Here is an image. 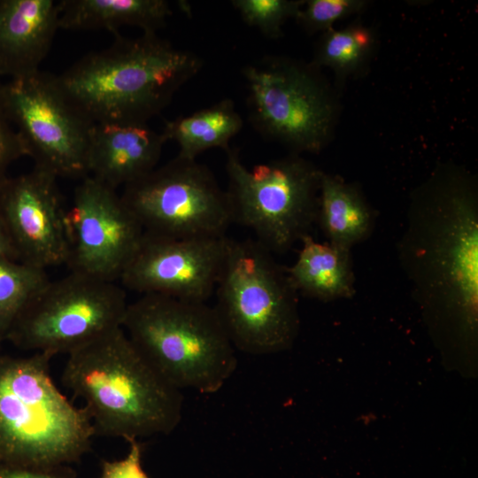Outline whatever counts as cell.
I'll use <instances>...</instances> for the list:
<instances>
[{
	"mask_svg": "<svg viewBox=\"0 0 478 478\" xmlns=\"http://www.w3.org/2000/svg\"><path fill=\"white\" fill-rule=\"evenodd\" d=\"M401 257L425 308L453 316L463 335L476 337L478 207L473 177L440 167L418 189Z\"/></svg>",
	"mask_w": 478,
	"mask_h": 478,
	"instance_id": "1",
	"label": "cell"
},
{
	"mask_svg": "<svg viewBox=\"0 0 478 478\" xmlns=\"http://www.w3.org/2000/svg\"><path fill=\"white\" fill-rule=\"evenodd\" d=\"M113 36L110 46L57 75L66 96L95 124L147 123L203 66L197 54L157 33Z\"/></svg>",
	"mask_w": 478,
	"mask_h": 478,
	"instance_id": "2",
	"label": "cell"
},
{
	"mask_svg": "<svg viewBox=\"0 0 478 478\" xmlns=\"http://www.w3.org/2000/svg\"><path fill=\"white\" fill-rule=\"evenodd\" d=\"M67 355L62 382L84 402L96 435L129 442L169 435L180 424L181 390L142 357L121 327Z\"/></svg>",
	"mask_w": 478,
	"mask_h": 478,
	"instance_id": "3",
	"label": "cell"
},
{
	"mask_svg": "<svg viewBox=\"0 0 478 478\" xmlns=\"http://www.w3.org/2000/svg\"><path fill=\"white\" fill-rule=\"evenodd\" d=\"M51 358L0 355V466H66L90 448L96 432L89 415L52 381Z\"/></svg>",
	"mask_w": 478,
	"mask_h": 478,
	"instance_id": "4",
	"label": "cell"
},
{
	"mask_svg": "<svg viewBox=\"0 0 478 478\" xmlns=\"http://www.w3.org/2000/svg\"><path fill=\"white\" fill-rule=\"evenodd\" d=\"M121 328L142 357L181 391L216 393L236 370L237 351L206 303L143 294L128 303Z\"/></svg>",
	"mask_w": 478,
	"mask_h": 478,
	"instance_id": "5",
	"label": "cell"
},
{
	"mask_svg": "<svg viewBox=\"0 0 478 478\" xmlns=\"http://www.w3.org/2000/svg\"><path fill=\"white\" fill-rule=\"evenodd\" d=\"M214 293L213 307L236 351L264 356L293 345L297 291L286 267L257 240L228 239Z\"/></svg>",
	"mask_w": 478,
	"mask_h": 478,
	"instance_id": "6",
	"label": "cell"
},
{
	"mask_svg": "<svg viewBox=\"0 0 478 478\" xmlns=\"http://www.w3.org/2000/svg\"><path fill=\"white\" fill-rule=\"evenodd\" d=\"M312 63L268 55L246 65L247 108L252 127L293 153H319L330 143L339 103Z\"/></svg>",
	"mask_w": 478,
	"mask_h": 478,
	"instance_id": "7",
	"label": "cell"
},
{
	"mask_svg": "<svg viewBox=\"0 0 478 478\" xmlns=\"http://www.w3.org/2000/svg\"><path fill=\"white\" fill-rule=\"evenodd\" d=\"M225 151L234 222L251 229L272 253L285 252L310 235L317 221L320 168L296 153L249 168L237 149Z\"/></svg>",
	"mask_w": 478,
	"mask_h": 478,
	"instance_id": "8",
	"label": "cell"
},
{
	"mask_svg": "<svg viewBox=\"0 0 478 478\" xmlns=\"http://www.w3.org/2000/svg\"><path fill=\"white\" fill-rule=\"evenodd\" d=\"M128 302L117 282L70 272L49 281L17 318L6 338L19 348L66 353L119 327Z\"/></svg>",
	"mask_w": 478,
	"mask_h": 478,
	"instance_id": "9",
	"label": "cell"
},
{
	"mask_svg": "<svg viewBox=\"0 0 478 478\" xmlns=\"http://www.w3.org/2000/svg\"><path fill=\"white\" fill-rule=\"evenodd\" d=\"M120 196L149 234L223 236L234 223L227 190L197 159L176 156L125 186Z\"/></svg>",
	"mask_w": 478,
	"mask_h": 478,
	"instance_id": "10",
	"label": "cell"
},
{
	"mask_svg": "<svg viewBox=\"0 0 478 478\" xmlns=\"http://www.w3.org/2000/svg\"><path fill=\"white\" fill-rule=\"evenodd\" d=\"M8 118L34 166L58 178L88 176L95 123L66 96L57 75L41 70L4 84Z\"/></svg>",
	"mask_w": 478,
	"mask_h": 478,
	"instance_id": "11",
	"label": "cell"
},
{
	"mask_svg": "<svg viewBox=\"0 0 478 478\" xmlns=\"http://www.w3.org/2000/svg\"><path fill=\"white\" fill-rule=\"evenodd\" d=\"M70 272L117 282L144 230L116 189L88 175L66 210Z\"/></svg>",
	"mask_w": 478,
	"mask_h": 478,
	"instance_id": "12",
	"label": "cell"
},
{
	"mask_svg": "<svg viewBox=\"0 0 478 478\" xmlns=\"http://www.w3.org/2000/svg\"><path fill=\"white\" fill-rule=\"evenodd\" d=\"M229 237L144 232L120 282L125 289L206 303L214 294Z\"/></svg>",
	"mask_w": 478,
	"mask_h": 478,
	"instance_id": "13",
	"label": "cell"
},
{
	"mask_svg": "<svg viewBox=\"0 0 478 478\" xmlns=\"http://www.w3.org/2000/svg\"><path fill=\"white\" fill-rule=\"evenodd\" d=\"M58 178L35 167L0 182V215L19 260L47 270L66 265L68 242Z\"/></svg>",
	"mask_w": 478,
	"mask_h": 478,
	"instance_id": "14",
	"label": "cell"
},
{
	"mask_svg": "<svg viewBox=\"0 0 478 478\" xmlns=\"http://www.w3.org/2000/svg\"><path fill=\"white\" fill-rule=\"evenodd\" d=\"M166 142L147 123L95 124L88 175L113 189L124 188L157 167Z\"/></svg>",
	"mask_w": 478,
	"mask_h": 478,
	"instance_id": "15",
	"label": "cell"
},
{
	"mask_svg": "<svg viewBox=\"0 0 478 478\" xmlns=\"http://www.w3.org/2000/svg\"><path fill=\"white\" fill-rule=\"evenodd\" d=\"M58 29V2L0 0V76L12 80L39 71Z\"/></svg>",
	"mask_w": 478,
	"mask_h": 478,
	"instance_id": "16",
	"label": "cell"
},
{
	"mask_svg": "<svg viewBox=\"0 0 478 478\" xmlns=\"http://www.w3.org/2000/svg\"><path fill=\"white\" fill-rule=\"evenodd\" d=\"M59 29L100 30L113 35L125 26L157 33L173 14L166 0H60Z\"/></svg>",
	"mask_w": 478,
	"mask_h": 478,
	"instance_id": "17",
	"label": "cell"
},
{
	"mask_svg": "<svg viewBox=\"0 0 478 478\" xmlns=\"http://www.w3.org/2000/svg\"><path fill=\"white\" fill-rule=\"evenodd\" d=\"M300 242L297 260L286 267L297 293L321 301L351 297L355 277L351 250L316 242L311 235Z\"/></svg>",
	"mask_w": 478,
	"mask_h": 478,
	"instance_id": "18",
	"label": "cell"
},
{
	"mask_svg": "<svg viewBox=\"0 0 478 478\" xmlns=\"http://www.w3.org/2000/svg\"><path fill=\"white\" fill-rule=\"evenodd\" d=\"M317 221L328 243L351 250L369 236L375 212L360 189L338 175L322 171Z\"/></svg>",
	"mask_w": 478,
	"mask_h": 478,
	"instance_id": "19",
	"label": "cell"
},
{
	"mask_svg": "<svg viewBox=\"0 0 478 478\" xmlns=\"http://www.w3.org/2000/svg\"><path fill=\"white\" fill-rule=\"evenodd\" d=\"M243 125L234 102L225 98L189 115L166 120L161 134L166 142L171 140L178 144L177 156L196 159L210 149L226 150Z\"/></svg>",
	"mask_w": 478,
	"mask_h": 478,
	"instance_id": "20",
	"label": "cell"
},
{
	"mask_svg": "<svg viewBox=\"0 0 478 478\" xmlns=\"http://www.w3.org/2000/svg\"><path fill=\"white\" fill-rule=\"evenodd\" d=\"M374 50V33L360 23H352L322 33L312 64L318 68H329L340 82L363 74Z\"/></svg>",
	"mask_w": 478,
	"mask_h": 478,
	"instance_id": "21",
	"label": "cell"
},
{
	"mask_svg": "<svg viewBox=\"0 0 478 478\" xmlns=\"http://www.w3.org/2000/svg\"><path fill=\"white\" fill-rule=\"evenodd\" d=\"M49 281L46 270L0 255V333L4 338L24 308Z\"/></svg>",
	"mask_w": 478,
	"mask_h": 478,
	"instance_id": "22",
	"label": "cell"
},
{
	"mask_svg": "<svg viewBox=\"0 0 478 478\" xmlns=\"http://www.w3.org/2000/svg\"><path fill=\"white\" fill-rule=\"evenodd\" d=\"M304 0H233L231 4L242 19L259 30L266 37L276 39L282 35V27L296 19Z\"/></svg>",
	"mask_w": 478,
	"mask_h": 478,
	"instance_id": "23",
	"label": "cell"
},
{
	"mask_svg": "<svg viewBox=\"0 0 478 478\" xmlns=\"http://www.w3.org/2000/svg\"><path fill=\"white\" fill-rule=\"evenodd\" d=\"M364 0H304L296 20L308 33H324L339 20L360 12Z\"/></svg>",
	"mask_w": 478,
	"mask_h": 478,
	"instance_id": "24",
	"label": "cell"
},
{
	"mask_svg": "<svg viewBox=\"0 0 478 478\" xmlns=\"http://www.w3.org/2000/svg\"><path fill=\"white\" fill-rule=\"evenodd\" d=\"M26 148L11 123L4 104V83L0 81V182L7 177L9 166L22 157Z\"/></svg>",
	"mask_w": 478,
	"mask_h": 478,
	"instance_id": "25",
	"label": "cell"
},
{
	"mask_svg": "<svg viewBox=\"0 0 478 478\" xmlns=\"http://www.w3.org/2000/svg\"><path fill=\"white\" fill-rule=\"evenodd\" d=\"M127 456L120 460L104 461L100 478H149L142 466V445L138 440L128 442Z\"/></svg>",
	"mask_w": 478,
	"mask_h": 478,
	"instance_id": "26",
	"label": "cell"
},
{
	"mask_svg": "<svg viewBox=\"0 0 478 478\" xmlns=\"http://www.w3.org/2000/svg\"><path fill=\"white\" fill-rule=\"evenodd\" d=\"M0 478H73V473L66 466L52 467L0 466Z\"/></svg>",
	"mask_w": 478,
	"mask_h": 478,
	"instance_id": "27",
	"label": "cell"
},
{
	"mask_svg": "<svg viewBox=\"0 0 478 478\" xmlns=\"http://www.w3.org/2000/svg\"><path fill=\"white\" fill-rule=\"evenodd\" d=\"M0 255L12 260H19L18 254L8 235L3 219L0 215Z\"/></svg>",
	"mask_w": 478,
	"mask_h": 478,
	"instance_id": "28",
	"label": "cell"
},
{
	"mask_svg": "<svg viewBox=\"0 0 478 478\" xmlns=\"http://www.w3.org/2000/svg\"><path fill=\"white\" fill-rule=\"evenodd\" d=\"M4 338V336L0 333V343Z\"/></svg>",
	"mask_w": 478,
	"mask_h": 478,
	"instance_id": "29",
	"label": "cell"
}]
</instances>
